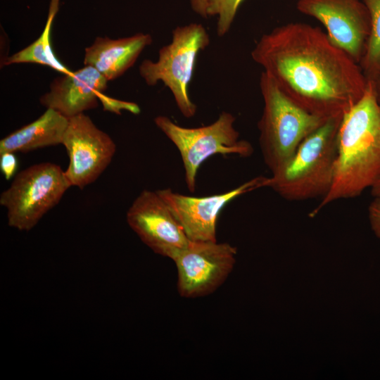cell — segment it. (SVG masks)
Masks as SVG:
<instances>
[{
    "mask_svg": "<svg viewBox=\"0 0 380 380\" xmlns=\"http://www.w3.org/2000/svg\"><path fill=\"white\" fill-rule=\"evenodd\" d=\"M68 118L52 108L37 120L13 132L0 141V153H27L62 144Z\"/></svg>",
    "mask_w": 380,
    "mask_h": 380,
    "instance_id": "cell-15",
    "label": "cell"
},
{
    "mask_svg": "<svg viewBox=\"0 0 380 380\" xmlns=\"http://www.w3.org/2000/svg\"><path fill=\"white\" fill-rule=\"evenodd\" d=\"M152 41L151 34L142 32L115 39L97 37L85 49L83 63L96 69L108 81L113 80L132 68Z\"/></svg>",
    "mask_w": 380,
    "mask_h": 380,
    "instance_id": "cell-14",
    "label": "cell"
},
{
    "mask_svg": "<svg viewBox=\"0 0 380 380\" xmlns=\"http://www.w3.org/2000/svg\"><path fill=\"white\" fill-rule=\"evenodd\" d=\"M18 169V159L13 152L0 153V170L6 180L11 179Z\"/></svg>",
    "mask_w": 380,
    "mask_h": 380,
    "instance_id": "cell-20",
    "label": "cell"
},
{
    "mask_svg": "<svg viewBox=\"0 0 380 380\" xmlns=\"http://www.w3.org/2000/svg\"><path fill=\"white\" fill-rule=\"evenodd\" d=\"M99 100L102 103L104 110H108L117 114H121L122 110H127L133 114H139L141 110L139 105L134 102L112 99L103 94H100Z\"/></svg>",
    "mask_w": 380,
    "mask_h": 380,
    "instance_id": "cell-19",
    "label": "cell"
},
{
    "mask_svg": "<svg viewBox=\"0 0 380 380\" xmlns=\"http://www.w3.org/2000/svg\"><path fill=\"white\" fill-rule=\"evenodd\" d=\"M342 118L328 119L306 137L291 158L268 177L267 187L289 201L323 198L334 179Z\"/></svg>",
    "mask_w": 380,
    "mask_h": 380,
    "instance_id": "cell-3",
    "label": "cell"
},
{
    "mask_svg": "<svg viewBox=\"0 0 380 380\" xmlns=\"http://www.w3.org/2000/svg\"><path fill=\"white\" fill-rule=\"evenodd\" d=\"M369 220L372 230L380 239V197H375L368 208Z\"/></svg>",
    "mask_w": 380,
    "mask_h": 380,
    "instance_id": "cell-21",
    "label": "cell"
},
{
    "mask_svg": "<svg viewBox=\"0 0 380 380\" xmlns=\"http://www.w3.org/2000/svg\"><path fill=\"white\" fill-rule=\"evenodd\" d=\"M374 82L376 86L377 97H378L379 101L380 102V76Z\"/></svg>",
    "mask_w": 380,
    "mask_h": 380,
    "instance_id": "cell-24",
    "label": "cell"
},
{
    "mask_svg": "<svg viewBox=\"0 0 380 380\" xmlns=\"http://www.w3.org/2000/svg\"><path fill=\"white\" fill-rule=\"evenodd\" d=\"M236 252V248L227 243L189 240L173 260L179 295L195 298L213 293L232 272Z\"/></svg>",
    "mask_w": 380,
    "mask_h": 380,
    "instance_id": "cell-8",
    "label": "cell"
},
{
    "mask_svg": "<svg viewBox=\"0 0 380 380\" xmlns=\"http://www.w3.org/2000/svg\"><path fill=\"white\" fill-rule=\"evenodd\" d=\"M59 1L51 0L47 20L41 35L29 46L7 57L3 62L4 65L32 63L49 66L62 74L72 71L58 60L51 44V30L59 8Z\"/></svg>",
    "mask_w": 380,
    "mask_h": 380,
    "instance_id": "cell-16",
    "label": "cell"
},
{
    "mask_svg": "<svg viewBox=\"0 0 380 380\" xmlns=\"http://www.w3.org/2000/svg\"><path fill=\"white\" fill-rule=\"evenodd\" d=\"M337 148L331 186L312 216L336 201L360 196L380 178V102L374 81H367L363 96L343 116Z\"/></svg>",
    "mask_w": 380,
    "mask_h": 380,
    "instance_id": "cell-2",
    "label": "cell"
},
{
    "mask_svg": "<svg viewBox=\"0 0 380 380\" xmlns=\"http://www.w3.org/2000/svg\"><path fill=\"white\" fill-rule=\"evenodd\" d=\"M260 89L264 106L258 123L262 158L272 173L284 166L300 144L326 120L293 102L274 79L262 71Z\"/></svg>",
    "mask_w": 380,
    "mask_h": 380,
    "instance_id": "cell-4",
    "label": "cell"
},
{
    "mask_svg": "<svg viewBox=\"0 0 380 380\" xmlns=\"http://www.w3.org/2000/svg\"><path fill=\"white\" fill-rule=\"evenodd\" d=\"M210 42V35L201 23L177 26L172 32L171 42L159 49L158 60L145 59L139 68L140 76L148 86L162 82L170 89L179 110L186 118L194 117L197 110L189 91L197 56Z\"/></svg>",
    "mask_w": 380,
    "mask_h": 380,
    "instance_id": "cell-5",
    "label": "cell"
},
{
    "mask_svg": "<svg viewBox=\"0 0 380 380\" xmlns=\"http://www.w3.org/2000/svg\"><path fill=\"white\" fill-rule=\"evenodd\" d=\"M130 228L154 253L172 260L189 242L184 229L156 191L144 189L126 214Z\"/></svg>",
    "mask_w": 380,
    "mask_h": 380,
    "instance_id": "cell-11",
    "label": "cell"
},
{
    "mask_svg": "<svg viewBox=\"0 0 380 380\" xmlns=\"http://www.w3.org/2000/svg\"><path fill=\"white\" fill-rule=\"evenodd\" d=\"M251 55L293 102L324 119L342 118L367 89L359 63L308 23L274 27L260 37Z\"/></svg>",
    "mask_w": 380,
    "mask_h": 380,
    "instance_id": "cell-1",
    "label": "cell"
},
{
    "mask_svg": "<svg viewBox=\"0 0 380 380\" xmlns=\"http://www.w3.org/2000/svg\"><path fill=\"white\" fill-rule=\"evenodd\" d=\"M370 189H371V194L374 198L380 197V178L370 188Z\"/></svg>",
    "mask_w": 380,
    "mask_h": 380,
    "instance_id": "cell-23",
    "label": "cell"
},
{
    "mask_svg": "<svg viewBox=\"0 0 380 380\" xmlns=\"http://www.w3.org/2000/svg\"><path fill=\"white\" fill-rule=\"evenodd\" d=\"M297 10L326 28L331 41L360 63L371 31V17L360 0H298Z\"/></svg>",
    "mask_w": 380,
    "mask_h": 380,
    "instance_id": "cell-10",
    "label": "cell"
},
{
    "mask_svg": "<svg viewBox=\"0 0 380 380\" xmlns=\"http://www.w3.org/2000/svg\"><path fill=\"white\" fill-rule=\"evenodd\" d=\"M62 144L69 158L65 175L70 186L81 189L100 177L116 152L112 138L84 113L68 118Z\"/></svg>",
    "mask_w": 380,
    "mask_h": 380,
    "instance_id": "cell-9",
    "label": "cell"
},
{
    "mask_svg": "<svg viewBox=\"0 0 380 380\" xmlns=\"http://www.w3.org/2000/svg\"><path fill=\"white\" fill-rule=\"evenodd\" d=\"M371 17V31L359 63L367 81L380 76V0H362Z\"/></svg>",
    "mask_w": 380,
    "mask_h": 380,
    "instance_id": "cell-17",
    "label": "cell"
},
{
    "mask_svg": "<svg viewBox=\"0 0 380 380\" xmlns=\"http://www.w3.org/2000/svg\"><path fill=\"white\" fill-rule=\"evenodd\" d=\"M191 10L198 15L208 18L207 15V0H189Z\"/></svg>",
    "mask_w": 380,
    "mask_h": 380,
    "instance_id": "cell-22",
    "label": "cell"
},
{
    "mask_svg": "<svg viewBox=\"0 0 380 380\" xmlns=\"http://www.w3.org/2000/svg\"><path fill=\"white\" fill-rule=\"evenodd\" d=\"M235 120L234 115L227 111L213 123L198 127L180 126L165 115L155 118L157 127L179 151L190 192L195 191L198 170L210 157L216 154L248 157L253 153L251 143L239 139Z\"/></svg>",
    "mask_w": 380,
    "mask_h": 380,
    "instance_id": "cell-6",
    "label": "cell"
},
{
    "mask_svg": "<svg viewBox=\"0 0 380 380\" xmlns=\"http://www.w3.org/2000/svg\"><path fill=\"white\" fill-rule=\"evenodd\" d=\"M268 177L258 176L231 191L206 196H190L170 189L156 191L191 241H217L216 226L224 206L248 192L267 187Z\"/></svg>",
    "mask_w": 380,
    "mask_h": 380,
    "instance_id": "cell-12",
    "label": "cell"
},
{
    "mask_svg": "<svg viewBox=\"0 0 380 380\" xmlns=\"http://www.w3.org/2000/svg\"><path fill=\"white\" fill-rule=\"evenodd\" d=\"M63 75L53 80L49 91L40 97L43 106L67 118L98 106L99 97L106 89L108 80L96 69L84 65Z\"/></svg>",
    "mask_w": 380,
    "mask_h": 380,
    "instance_id": "cell-13",
    "label": "cell"
},
{
    "mask_svg": "<svg viewBox=\"0 0 380 380\" xmlns=\"http://www.w3.org/2000/svg\"><path fill=\"white\" fill-rule=\"evenodd\" d=\"M243 1L207 0V15L208 18H217L216 33L218 37H224L229 32Z\"/></svg>",
    "mask_w": 380,
    "mask_h": 380,
    "instance_id": "cell-18",
    "label": "cell"
},
{
    "mask_svg": "<svg viewBox=\"0 0 380 380\" xmlns=\"http://www.w3.org/2000/svg\"><path fill=\"white\" fill-rule=\"evenodd\" d=\"M70 187L65 171L57 164L44 162L23 170L0 195L8 226L20 231L31 230Z\"/></svg>",
    "mask_w": 380,
    "mask_h": 380,
    "instance_id": "cell-7",
    "label": "cell"
}]
</instances>
